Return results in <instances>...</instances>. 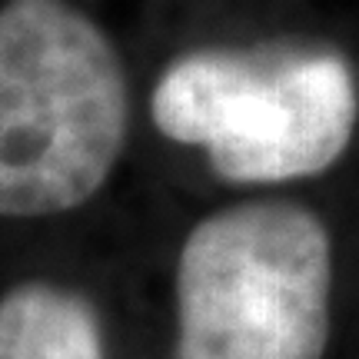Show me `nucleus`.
<instances>
[{
  "label": "nucleus",
  "instance_id": "obj_1",
  "mask_svg": "<svg viewBox=\"0 0 359 359\" xmlns=\"http://www.w3.org/2000/svg\"><path fill=\"white\" fill-rule=\"evenodd\" d=\"M130 123L127 64L87 11L0 4V219H57L97 200Z\"/></svg>",
  "mask_w": 359,
  "mask_h": 359
},
{
  "label": "nucleus",
  "instance_id": "obj_3",
  "mask_svg": "<svg viewBox=\"0 0 359 359\" xmlns=\"http://www.w3.org/2000/svg\"><path fill=\"white\" fill-rule=\"evenodd\" d=\"M150 120L160 137L196 150L226 187L276 190L323 177L346 156L359 83L333 47L213 43L160 70Z\"/></svg>",
  "mask_w": 359,
  "mask_h": 359
},
{
  "label": "nucleus",
  "instance_id": "obj_4",
  "mask_svg": "<svg viewBox=\"0 0 359 359\" xmlns=\"http://www.w3.org/2000/svg\"><path fill=\"white\" fill-rule=\"evenodd\" d=\"M0 359H114L100 303L53 276L11 283L0 290Z\"/></svg>",
  "mask_w": 359,
  "mask_h": 359
},
{
  "label": "nucleus",
  "instance_id": "obj_2",
  "mask_svg": "<svg viewBox=\"0 0 359 359\" xmlns=\"http://www.w3.org/2000/svg\"><path fill=\"white\" fill-rule=\"evenodd\" d=\"M336 246L313 206L250 193L183 233L170 269V359H326Z\"/></svg>",
  "mask_w": 359,
  "mask_h": 359
}]
</instances>
